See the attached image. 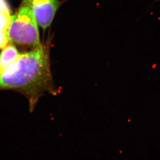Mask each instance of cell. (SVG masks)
<instances>
[{
	"instance_id": "cell-1",
	"label": "cell",
	"mask_w": 160,
	"mask_h": 160,
	"mask_svg": "<svg viewBox=\"0 0 160 160\" xmlns=\"http://www.w3.org/2000/svg\"><path fill=\"white\" fill-rule=\"evenodd\" d=\"M0 88L23 93L28 98L32 110L43 93L53 92L49 42L20 54L1 74Z\"/></svg>"
},
{
	"instance_id": "cell-6",
	"label": "cell",
	"mask_w": 160,
	"mask_h": 160,
	"mask_svg": "<svg viewBox=\"0 0 160 160\" xmlns=\"http://www.w3.org/2000/svg\"><path fill=\"white\" fill-rule=\"evenodd\" d=\"M0 11L9 12V8L5 0H0Z\"/></svg>"
},
{
	"instance_id": "cell-4",
	"label": "cell",
	"mask_w": 160,
	"mask_h": 160,
	"mask_svg": "<svg viewBox=\"0 0 160 160\" xmlns=\"http://www.w3.org/2000/svg\"><path fill=\"white\" fill-rule=\"evenodd\" d=\"M20 54L14 44H11L4 47L0 54V76L6 68L17 59Z\"/></svg>"
},
{
	"instance_id": "cell-2",
	"label": "cell",
	"mask_w": 160,
	"mask_h": 160,
	"mask_svg": "<svg viewBox=\"0 0 160 160\" xmlns=\"http://www.w3.org/2000/svg\"><path fill=\"white\" fill-rule=\"evenodd\" d=\"M32 0H23L20 8L11 16L6 30L8 42L33 50L41 45L38 24L31 4Z\"/></svg>"
},
{
	"instance_id": "cell-3",
	"label": "cell",
	"mask_w": 160,
	"mask_h": 160,
	"mask_svg": "<svg viewBox=\"0 0 160 160\" xmlns=\"http://www.w3.org/2000/svg\"><path fill=\"white\" fill-rule=\"evenodd\" d=\"M61 4V2L58 0H49L31 4L36 23L44 30L50 26Z\"/></svg>"
},
{
	"instance_id": "cell-5",
	"label": "cell",
	"mask_w": 160,
	"mask_h": 160,
	"mask_svg": "<svg viewBox=\"0 0 160 160\" xmlns=\"http://www.w3.org/2000/svg\"><path fill=\"white\" fill-rule=\"evenodd\" d=\"M11 18L10 12L0 11V32L6 33V30L10 22Z\"/></svg>"
},
{
	"instance_id": "cell-7",
	"label": "cell",
	"mask_w": 160,
	"mask_h": 160,
	"mask_svg": "<svg viewBox=\"0 0 160 160\" xmlns=\"http://www.w3.org/2000/svg\"><path fill=\"white\" fill-rule=\"evenodd\" d=\"M49 0H32L31 3H38V2H41L47 1Z\"/></svg>"
}]
</instances>
